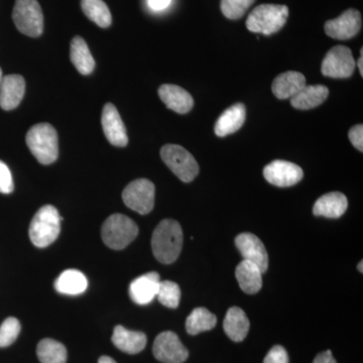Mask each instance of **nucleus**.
Here are the masks:
<instances>
[{"label": "nucleus", "mask_w": 363, "mask_h": 363, "mask_svg": "<svg viewBox=\"0 0 363 363\" xmlns=\"http://www.w3.org/2000/svg\"><path fill=\"white\" fill-rule=\"evenodd\" d=\"M183 247V230L179 222L164 219L155 229L152 248L155 257L164 264H173Z\"/></svg>", "instance_id": "nucleus-1"}, {"label": "nucleus", "mask_w": 363, "mask_h": 363, "mask_svg": "<svg viewBox=\"0 0 363 363\" xmlns=\"http://www.w3.org/2000/svg\"><path fill=\"white\" fill-rule=\"evenodd\" d=\"M26 145L33 156L42 164H51L59 157V138L50 123H39L30 128L26 136Z\"/></svg>", "instance_id": "nucleus-2"}, {"label": "nucleus", "mask_w": 363, "mask_h": 363, "mask_svg": "<svg viewBox=\"0 0 363 363\" xmlns=\"http://www.w3.org/2000/svg\"><path fill=\"white\" fill-rule=\"evenodd\" d=\"M58 210L52 205L40 208L33 216L30 225V238L35 247L45 248L58 238L61 221Z\"/></svg>", "instance_id": "nucleus-3"}, {"label": "nucleus", "mask_w": 363, "mask_h": 363, "mask_svg": "<svg viewBox=\"0 0 363 363\" xmlns=\"http://www.w3.org/2000/svg\"><path fill=\"white\" fill-rule=\"evenodd\" d=\"M289 9L279 4H262L255 7L248 16L247 28L252 33L271 35L286 25Z\"/></svg>", "instance_id": "nucleus-4"}, {"label": "nucleus", "mask_w": 363, "mask_h": 363, "mask_svg": "<svg viewBox=\"0 0 363 363\" xmlns=\"http://www.w3.org/2000/svg\"><path fill=\"white\" fill-rule=\"evenodd\" d=\"M138 227L135 221L123 214H113L104 221L102 240L111 250H123L135 240Z\"/></svg>", "instance_id": "nucleus-5"}, {"label": "nucleus", "mask_w": 363, "mask_h": 363, "mask_svg": "<svg viewBox=\"0 0 363 363\" xmlns=\"http://www.w3.org/2000/svg\"><path fill=\"white\" fill-rule=\"evenodd\" d=\"M13 18L16 28L28 37H40L44 30V14L38 0H16Z\"/></svg>", "instance_id": "nucleus-6"}, {"label": "nucleus", "mask_w": 363, "mask_h": 363, "mask_svg": "<svg viewBox=\"0 0 363 363\" xmlns=\"http://www.w3.org/2000/svg\"><path fill=\"white\" fill-rule=\"evenodd\" d=\"M161 157L169 169L185 183H190L199 174V164L195 157L181 145H164Z\"/></svg>", "instance_id": "nucleus-7"}, {"label": "nucleus", "mask_w": 363, "mask_h": 363, "mask_svg": "<svg viewBox=\"0 0 363 363\" xmlns=\"http://www.w3.org/2000/svg\"><path fill=\"white\" fill-rule=\"evenodd\" d=\"M156 188L147 179H138L126 186L123 192L124 204L138 213L149 214L154 209Z\"/></svg>", "instance_id": "nucleus-8"}, {"label": "nucleus", "mask_w": 363, "mask_h": 363, "mask_svg": "<svg viewBox=\"0 0 363 363\" xmlns=\"http://www.w3.org/2000/svg\"><path fill=\"white\" fill-rule=\"evenodd\" d=\"M355 67L357 63L350 48L336 45L325 56L322 62L321 72L326 77L346 79L353 75Z\"/></svg>", "instance_id": "nucleus-9"}, {"label": "nucleus", "mask_w": 363, "mask_h": 363, "mask_svg": "<svg viewBox=\"0 0 363 363\" xmlns=\"http://www.w3.org/2000/svg\"><path fill=\"white\" fill-rule=\"evenodd\" d=\"M152 352L159 362L164 363H183L189 357L187 348L182 344L178 335L172 331L162 332L157 336Z\"/></svg>", "instance_id": "nucleus-10"}, {"label": "nucleus", "mask_w": 363, "mask_h": 363, "mask_svg": "<svg viewBox=\"0 0 363 363\" xmlns=\"http://www.w3.org/2000/svg\"><path fill=\"white\" fill-rule=\"evenodd\" d=\"M362 25V14L357 9H350L344 11L335 20L327 21L324 30L326 35L332 39L347 40L359 33Z\"/></svg>", "instance_id": "nucleus-11"}, {"label": "nucleus", "mask_w": 363, "mask_h": 363, "mask_svg": "<svg viewBox=\"0 0 363 363\" xmlns=\"http://www.w3.org/2000/svg\"><path fill=\"white\" fill-rule=\"evenodd\" d=\"M264 179L277 187H291L302 180L304 172L294 162L281 161L272 162L264 169Z\"/></svg>", "instance_id": "nucleus-12"}, {"label": "nucleus", "mask_w": 363, "mask_h": 363, "mask_svg": "<svg viewBox=\"0 0 363 363\" xmlns=\"http://www.w3.org/2000/svg\"><path fill=\"white\" fill-rule=\"evenodd\" d=\"M235 245L242 255L243 259L259 267L264 274L267 271L269 255L264 243L257 236L250 233H241L235 238Z\"/></svg>", "instance_id": "nucleus-13"}, {"label": "nucleus", "mask_w": 363, "mask_h": 363, "mask_svg": "<svg viewBox=\"0 0 363 363\" xmlns=\"http://www.w3.org/2000/svg\"><path fill=\"white\" fill-rule=\"evenodd\" d=\"M102 128L107 140L114 147H124L128 145V138L121 114L112 104H105L101 116Z\"/></svg>", "instance_id": "nucleus-14"}, {"label": "nucleus", "mask_w": 363, "mask_h": 363, "mask_svg": "<svg viewBox=\"0 0 363 363\" xmlns=\"http://www.w3.org/2000/svg\"><path fill=\"white\" fill-rule=\"evenodd\" d=\"M26 81L21 75H7L0 83V107L4 111L16 109L25 96Z\"/></svg>", "instance_id": "nucleus-15"}, {"label": "nucleus", "mask_w": 363, "mask_h": 363, "mask_svg": "<svg viewBox=\"0 0 363 363\" xmlns=\"http://www.w3.org/2000/svg\"><path fill=\"white\" fill-rule=\"evenodd\" d=\"M160 281V274L156 272H147L133 279L130 286L131 300L138 305L150 304L157 297Z\"/></svg>", "instance_id": "nucleus-16"}, {"label": "nucleus", "mask_w": 363, "mask_h": 363, "mask_svg": "<svg viewBox=\"0 0 363 363\" xmlns=\"http://www.w3.org/2000/svg\"><path fill=\"white\" fill-rule=\"evenodd\" d=\"M160 98L171 111L179 114H186L192 111L194 99L192 95L180 87L173 84H164L159 88Z\"/></svg>", "instance_id": "nucleus-17"}, {"label": "nucleus", "mask_w": 363, "mask_h": 363, "mask_svg": "<svg viewBox=\"0 0 363 363\" xmlns=\"http://www.w3.org/2000/svg\"><path fill=\"white\" fill-rule=\"evenodd\" d=\"M247 118V108L245 104H236L227 108L215 124V133L219 138H224L236 133L242 128Z\"/></svg>", "instance_id": "nucleus-18"}, {"label": "nucleus", "mask_w": 363, "mask_h": 363, "mask_svg": "<svg viewBox=\"0 0 363 363\" xmlns=\"http://www.w3.org/2000/svg\"><path fill=\"white\" fill-rule=\"evenodd\" d=\"M348 207L346 196L340 192L327 193L319 199L313 207L315 216H324L327 218H339L345 213Z\"/></svg>", "instance_id": "nucleus-19"}, {"label": "nucleus", "mask_w": 363, "mask_h": 363, "mask_svg": "<svg viewBox=\"0 0 363 363\" xmlns=\"http://www.w3.org/2000/svg\"><path fill=\"white\" fill-rule=\"evenodd\" d=\"M112 343L128 354H138L145 350L147 338L143 332L128 330L123 326H116L112 334Z\"/></svg>", "instance_id": "nucleus-20"}, {"label": "nucleus", "mask_w": 363, "mask_h": 363, "mask_svg": "<svg viewBox=\"0 0 363 363\" xmlns=\"http://www.w3.org/2000/svg\"><path fill=\"white\" fill-rule=\"evenodd\" d=\"M306 86V78L300 72L288 71L279 74L272 83V90L279 99L295 96Z\"/></svg>", "instance_id": "nucleus-21"}, {"label": "nucleus", "mask_w": 363, "mask_h": 363, "mask_svg": "<svg viewBox=\"0 0 363 363\" xmlns=\"http://www.w3.org/2000/svg\"><path fill=\"white\" fill-rule=\"evenodd\" d=\"M223 328L226 335L231 340L234 342H241L247 336L250 330V320L242 309L233 307L226 313Z\"/></svg>", "instance_id": "nucleus-22"}, {"label": "nucleus", "mask_w": 363, "mask_h": 363, "mask_svg": "<svg viewBox=\"0 0 363 363\" xmlns=\"http://www.w3.org/2000/svg\"><path fill=\"white\" fill-rule=\"evenodd\" d=\"M329 96V89L324 85H306L298 91L295 96L291 98V104L294 108L308 111L323 104Z\"/></svg>", "instance_id": "nucleus-23"}, {"label": "nucleus", "mask_w": 363, "mask_h": 363, "mask_svg": "<svg viewBox=\"0 0 363 363\" xmlns=\"http://www.w3.org/2000/svg\"><path fill=\"white\" fill-rule=\"evenodd\" d=\"M262 272L252 262L243 259L236 267L235 276L241 290L253 295L259 293L262 286Z\"/></svg>", "instance_id": "nucleus-24"}, {"label": "nucleus", "mask_w": 363, "mask_h": 363, "mask_svg": "<svg viewBox=\"0 0 363 363\" xmlns=\"http://www.w3.org/2000/svg\"><path fill=\"white\" fill-rule=\"evenodd\" d=\"M70 58L72 64L82 75H90L95 68L93 59L87 43L81 37L73 38L71 42Z\"/></svg>", "instance_id": "nucleus-25"}, {"label": "nucleus", "mask_w": 363, "mask_h": 363, "mask_svg": "<svg viewBox=\"0 0 363 363\" xmlns=\"http://www.w3.org/2000/svg\"><path fill=\"white\" fill-rule=\"evenodd\" d=\"M88 286V281L83 272L77 269H67L62 272L55 281L57 292L64 295L76 296L84 293Z\"/></svg>", "instance_id": "nucleus-26"}, {"label": "nucleus", "mask_w": 363, "mask_h": 363, "mask_svg": "<svg viewBox=\"0 0 363 363\" xmlns=\"http://www.w3.org/2000/svg\"><path fill=\"white\" fill-rule=\"evenodd\" d=\"M217 318L205 308H196L186 320V330L190 335L212 330L216 326Z\"/></svg>", "instance_id": "nucleus-27"}, {"label": "nucleus", "mask_w": 363, "mask_h": 363, "mask_svg": "<svg viewBox=\"0 0 363 363\" xmlns=\"http://www.w3.org/2000/svg\"><path fill=\"white\" fill-rule=\"evenodd\" d=\"M81 6L86 16L98 26L102 28L111 26L112 23L111 11L104 0H82Z\"/></svg>", "instance_id": "nucleus-28"}, {"label": "nucleus", "mask_w": 363, "mask_h": 363, "mask_svg": "<svg viewBox=\"0 0 363 363\" xmlns=\"http://www.w3.org/2000/svg\"><path fill=\"white\" fill-rule=\"evenodd\" d=\"M37 354L40 363H66L65 346L54 339L45 338L38 344Z\"/></svg>", "instance_id": "nucleus-29"}, {"label": "nucleus", "mask_w": 363, "mask_h": 363, "mask_svg": "<svg viewBox=\"0 0 363 363\" xmlns=\"http://www.w3.org/2000/svg\"><path fill=\"white\" fill-rule=\"evenodd\" d=\"M162 305L171 309H176L180 304L181 289L176 283L171 281H160L157 297Z\"/></svg>", "instance_id": "nucleus-30"}, {"label": "nucleus", "mask_w": 363, "mask_h": 363, "mask_svg": "<svg viewBox=\"0 0 363 363\" xmlns=\"http://www.w3.org/2000/svg\"><path fill=\"white\" fill-rule=\"evenodd\" d=\"M255 0H221L222 13L229 20H238L242 18Z\"/></svg>", "instance_id": "nucleus-31"}, {"label": "nucleus", "mask_w": 363, "mask_h": 363, "mask_svg": "<svg viewBox=\"0 0 363 363\" xmlns=\"http://www.w3.org/2000/svg\"><path fill=\"white\" fill-rule=\"evenodd\" d=\"M21 333V323L16 318L9 317L0 326V347H7Z\"/></svg>", "instance_id": "nucleus-32"}, {"label": "nucleus", "mask_w": 363, "mask_h": 363, "mask_svg": "<svg viewBox=\"0 0 363 363\" xmlns=\"http://www.w3.org/2000/svg\"><path fill=\"white\" fill-rule=\"evenodd\" d=\"M14 189L13 176H11V169L0 161V193L4 194H11Z\"/></svg>", "instance_id": "nucleus-33"}, {"label": "nucleus", "mask_w": 363, "mask_h": 363, "mask_svg": "<svg viewBox=\"0 0 363 363\" xmlns=\"http://www.w3.org/2000/svg\"><path fill=\"white\" fill-rule=\"evenodd\" d=\"M264 363H289L288 353L283 346H274L264 357Z\"/></svg>", "instance_id": "nucleus-34"}, {"label": "nucleus", "mask_w": 363, "mask_h": 363, "mask_svg": "<svg viewBox=\"0 0 363 363\" xmlns=\"http://www.w3.org/2000/svg\"><path fill=\"white\" fill-rule=\"evenodd\" d=\"M348 138H350V143H352L355 149L363 152V125L362 124H357L350 128L348 133Z\"/></svg>", "instance_id": "nucleus-35"}, {"label": "nucleus", "mask_w": 363, "mask_h": 363, "mask_svg": "<svg viewBox=\"0 0 363 363\" xmlns=\"http://www.w3.org/2000/svg\"><path fill=\"white\" fill-rule=\"evenodd\" d=\"M173 0H147V4L150 9L155 11H162L171 6Z\"/></svg>", "instance_id": "nucleus-36"}, {"label": "nucleus", "mask_w": 363, "mask_h": 363, "mask_svg": "<svg viewBox=\"0 0 363 363\" xmlns=\"http://www.w3.org/2000/svg\"><path fill=\"white\" fill-rule=\"evenodd\" d=\"M313 363H337L334 359L333 355H332L331 350L324 351V352L319 353L316 357H315Z\"/></svg>", "instance_id": "nucleus-37"}, {"label": "nucleus", "mask_w": 363, "mask_h": 363, "mask_svg": "<svg viewBox=\"0 0 363 363\" xmlns=\"http://www.w3.org/2000/svg\"><path fill=\"white\" fill-rule=\"evenodd\" d=\"M357 65L359 69L360 75L363 76V49L360 50V58L358 60Z\"/></svg>", "instance_id": "nucleus-38"}, {"label": "nucleus", "mask_w": 363, "mask_h": 363, "mask_svg": "<svg viewBox=\"0 0 363 363\" xmlns=\"http://www.w3.org/2000/svg\"><path fill=\"white\" fill-rule=\"evenodd\" d=\"M98 363H117L116 360L112 359L111 357H101L98 360Z\"/></svg>", "instance_id": "nucleus-39"}, {"label": "nucleus", "mask_w": 363, "mask_h": 363, "mask_svg": "<svg viewBox=\"0 0 363 363\" xmlns=\"http://www.w3.org/2000/svg\"><path fill=\"white\" fill-rule=\"evenodd\" d=\"M363 262L362 260V262H359V264H358V266H357V269H358V271H359L360 272H363Z\"/></svg>", "instance_id": "nucleus-40"}, {"label": "nucleus", "mask_w": 363, "mask_h": 363, "mask_svg": "<svg viewBox=\"0 0 363 363\" xmlns=\"http://www.w3.org/2000/svg\"><path fill=\"white\" fill-rule=\"evenodd\" d=\"M2 71H1V68H0V83H1V80H2Z\"/></svg>", "instance_id": "nucleus-41"}]
</instances>
